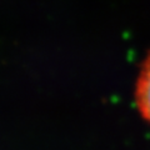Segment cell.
Segmentation results:
<instances>
[{
	"label": "cell",
	"instance_id": "obj_1",
	"mask_svg": "<svg viewBox=\"0 0 150 150\" xmlns=\"http://www.w3.org/2000/svg\"><path fill=\"white\" fill-rule=\"evenodd\" d=\"M134 104L142 119L150 124V50L140 64L135 80Z\"/></svg>",
	"mask_w": 150,
	"mask_h": 150
}]
</instances>
